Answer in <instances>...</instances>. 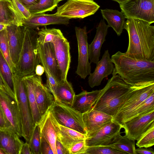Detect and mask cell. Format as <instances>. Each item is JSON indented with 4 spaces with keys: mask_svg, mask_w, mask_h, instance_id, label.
I'll use <instances>...</instances> for the list:
<instances>
[{
    "mask_svg": "<svg viewBox=\"0 0 154 154\" xmlns=\"http://www.w3.org/2000/svg\"><path fill=\"white\" fill-rule=\"evenodd\" d=\"M41 76L35 73L34 74V91L42 117L52 104L55 99L48 88L43 84Z\"/></svg>",
    "mask_w": 154,
    "mask_h": 154,
    "instance_id": "obj_15",
    "label": "cell"
},
{
    "mask_svg": "<svg viewBox=\"0 0 154 154\" xmlns=\"http://www.w3.org/2000/svg\"><path fill=\"white\" fill-rule=\"evenodd\" d=\"M24 143L11 130H0V147L6 154H20Z\"/></svg>",
    "mask_w": 154,
    "mask_h": 154,
    "instance_id": "obj_25",
    "label": "cell"
},
{
    "mask_svg": "<svg viewBox=\"0 0 154 154\" xmlns=\"http://www.w3.org/2000/svg\"><path fill=\"white\" fill-rule=\"evenodd\" d=\"M39 59L43 60L48 66L50 71L57 81H61V73L53 44L48 42L37 45Z\"/></svg>",
    "mask_w": 154,
    "mask_h": 154,
    "instance_id": "obj_20",
    "label": "cell"
},
{
    "mask_svg": "<svg viewBox=\"0 0 154 154\" xmlns=\"http://www.w3.org/2000/svg\"><path fill=\"white\" fill-rule=\"evenodd\" d=\"M101 12L109 27H111L118 36L120 35L124 29L125 19L122 13L116 10L107 8L101 9Z\"/></svg>",
    "mask_w": 154,
    "mask_h": 154,
    "instance_id": "obj_27",
    "label": "cell"
},
{
    "mask_svg": "<svg viewBox=\"0 0 154 154\" xmlns=\"http://www.w3.org/2000/svg\"><path fill=\"white\" fill-rule=\"evenodd\" d=\"M96 101L92 109L104 112L113 118L129 91L131 85L118 74H112Z\"/></svg>",
    "mask_w": 154,
    "mask_h": 154,
    "instance_id": "obj_3",
    "label": "cell"
},
{
    "mask_svg": "<svg viewBox=\"0 0 154 154\" xmlns=\"http://www.w3.org/2000/svg\"><path fill=\"white\" fill-rule=\"evenodd\" d=\"M111 59L114 66L112 74L119 75L128 84L154 81V60L133 58L120 51Z\"/></svg>",
    "mask_w": 154,
    "mask_h": 154,
    "instance_id": "obj_2",
    "label": "cell"
},
{
    "mask_svg": "<svg viewBox=\"0 0 154 154\" xmlns=\"http://www.w3.org/2000/svg\"><path fill=\"white\" fill-rule=\"evenodd\" d=\"M37 43H52L63 35L61 31L55 28H48L45 26L38 32Z\"/></svg>",
    "mask_w": 154,
    "mask_h": 154,
    "instance_id": "obj_30",
    "label": "cell"
},
{
    "mask_svg": "<svg viewBox=\"0 0 154 154\" xmlns=\"http://www.w3.org/2000/svg\"><path fill=\"white\" fill-rule=\"evenodd\" d=\"M69 19L57 15L56 13L46 14L44 13L31 14L30 17L23 19L22 26L33 29L50 25H68Z\"/></svg>",
    "mask_w": 154,
    "mask_h": 154,
    "instance_id": "obj_18",
    "label": "cell"
},
{
    "mask_svg": "<svg viewBox=\"0 0 154 154\" xmlns=\"http://www.w3.org/2000/svg\"><path fill=\"white\" fill-rule=\"evenodd\" d=\"M41 134L38 125L35 126L29 144L31 154H40Z\"/></svg>",
    "mask_w": 154,
    "mask_h": 154,
    "instance_id": "obj_39",
    "label": "cell"
},
{
    "mask_svg": "<svg viewBox=\"0 0 154 154\" xmlns=\"http://www.w3.org/2000/svg\"><path fill=\"white\" fill-rule=\"evenodd\" d=\"M34 74L22 78L26 86L28 101L32 117L36 126L38 124L41 117L39 112L34 94Z\"/></svg>",
    "mask_w": 154,
    "mask_h": 154,
    "instance_id": "obj_28",
    "label": "cell"
},
{
    "mask_svg": "<svg viewBox=\"0 0 154 154\" xmlns=\"http://www.w3.org/2000/svg\"><path fill=\"white\" fill-rule=\"evenodd\" d=\"M153 110H154V92L137 107L131 115L128 120Z\"/></svg>",
    "mask_w": 154,
    "mask_h": 154,
    "instance_id": "obj_34",
    "label": "cell"
},
{
    "mask_svg": "<svg viewBox=\"0 0 154 154\" xmlns=\"http://www.w3.org/2000/svg\"><path fill=\"white\" fill-rule=\"evenodd\" d=\"M100 6L93 0H68L57 7V15L69 19L83 18L94 14Z\"/></svg>",
    "mask_w": 154,
    "mask_h": 154,
    "instance_id": "obj_8",
    "label": "cell"
},
{
    "mask_svg": "<svg viewBox=\"0 0 154 154\" xmlns=\"http://www.w3.org/2000/svg\"><path fill=\"white\" fill-rule=\"evenodd\" d=\"M102 89L88 92L83 91L75 95L72 107L79 112L83 114L91 109L100 95Z\"/></svg>",
    "mask_w": 154,
    "mask_h": 154,
    "instance_id": "obj_24",
    "label": "cell"
},
{
    "mask_svg": "<svg viewBox=\"0 0 154 154\" xmlns=\"http://www.w3.org/2000/svg\"><path fill=\"white\" fill-rule=\"evenodd\" d=\"M49 109L58 123L86 134L82 114L72 106L54 100Z\"/></svg>",
    "mask_w": 154,
    "mask_h": 154,
    "instance_id": "obj_7",
    "label": "cell"
},
{
    "mask_svg": "<svg viewBox=\"0 0 154 154\" xmlns=\"http://www.w3.org/2000/svg\"><path fill=\"white\" fill-rule=\"evenodd\" d=\"M154 92V81L143 82L131 86L112 121L122 127L137 107Z\"/></svg>",
    "mask_w": 154,
    "mask_h": 154,
    "instance_id": "obj_5",
    "label": "cell"
},
{
    "mask_svg": "<svg viewBox=\"0 0 154 154\" xmlns=\"http://www.w3.org/2000/svg\"><path fill=\"white\" fill-rule=\"evenodd\" d=\"M55 3L57 4L60 1L63 0H54Z\"/></svg>",
    "mask_w": 154,
    "mask_h": 154,
    "instance_id": "obj_53",
    "label": "cell"
},
{
    "mask_svg": "<svg viewBox=\"0 0 154 154\" xmlns=\"http://www.w3.org/2000/svg\"><path fill=\"white\" fill-rule=\"evenodd\" d=\"M23 19L29 18L31 15L28 9L19 0H11Z\"/></svg>",
    "mask_w": 154,
    "mask_h": 154,
    "instance_id": "obj_41",
    "label": "cell"
},
{
    "mask_svg": "<svg viewBox=\"0 0 154 154\" xmlns=\"http://www.w3.org/2000/svg\"><path fill=\"white\" fill-rule=\"evenodd\" d=\"M136 150L137 154H154V152L152 148L149 147L138 148L136 149Z\"/></svg>",
    "mask_w": 154,
    "mask_h": 154,
    "instance_id": "obj_46",
    "label": "cell"
},
{
    "mask_svg": "<svg viewBox=\"0 0 154 154\" xmlns=\"http://www.w3.org/2000/svg\"><path fill=\"white\" fill-rule=\"evenodd\" d=\"M57 154H69L68 150L57 139L56 142Z\"/></svg>",
    "mask_w": 154,
    "mask_h": 154,
    "instance_id": "obj_45",
    "label": "cell"
},
{
    "mask_svg": "<svg viewBox=\"0 0 154 154\" xmlns=\"http://www.w3.org/2000/svg\"><path fill=\"white\" fill-rule=\"evenodd\" d=\"M0 51L14 74L15 65L13 63L11 57L6 28L0 32Z\"/></svg>",
    "mask_w": 154,
    "mask_h": 154,
    "instance_id": "obj_32",
    "label": "cell"
},
{
    "mask_svg": "<svg viewBox=\"0 0 154 154\" xmlns=\"http://www.w3.org/2000/svg\"><path fill=\"white\" fill-rule=\"evenodd\" d=\"M20 154H31L29 144L26 142L23 144L21 149Z\"/></svg>",
    "mask_w": 154,
    "mask_h": 154,
    "instance_id": "obj_47",
    "label": "cell"
},
{
    "mask_svg": "<svg viewBox=\"0 0 154 154\" xmlns=\"http://www.w3.org/2000/svg\"><path fill=\"white\" fill-rule=\"evenodd\" d=\"M136 145L139 148H147L154 145V125L144 133L137 140Z\"/></svg>",
    "mask_w": 154,
    "mask_h": 154,
    "instance_id": "obj_36",
    "label": "cell"
},
{
    "mask_svg": "<svg viewBox=\"0 0 154 154\" xmlns=\"http://www.w3.org/2000/svg\"><path fill=\"white\" fill-rule=\"evenodd\" d=\"M40 151V154H54L50 144L41 135Z\"/></svg>",
    "mask_w": 154,
    "mask_h": 154,
    "instance_id": "obj_42",
    "label": "cell"
},
{
    "mask_svg": "<svg viewBox=\"0 0 154 154\" xmlns=\"http://www.w3.org/2000/svg\"><path fill=\"white\" fill-rule=\"evenodd\" d=\"M122 154V152L109 145L88 146L85 154Z\"/></svg>",
    "mask_w": 154,
    "mask_h": 154,
    "instance_id": "obj_38",
    "label": "cell"
},
{
    "mask_svg": "<svg viewBox=\"0 0 154 154\" xmlns=\"http://www.w3.org/2000/svg\"><path fill=\"white\" fill-rule=\"evenodd\" d=\"M0 72L8 86L15 93L12 79L13 73L0 51Z\"/></svg>",
    "mask_w": 154,
    "mask_h": 154,
    "instance_id": "obj_35",
    "label": "cell"
},
{
    "mask_svg": "<svg viewBox=\"0 0 154 154\" xmlns=\"http://www.w3.org/2000/svg\"><path fill=\"white\" fill-rule=\"evenodd\" d=\"M38 37V32L34 29L24 27L22 47L14 73L20 77L35 74L36 67L40 63Z\"/></svg>",
    "mask_w": 154,
    "mask_h": 154,
    "instance_id": "obj_4",
    "label": "cell"
},
{
    "mask_svg": "<svg viewBox=\"0 0 154 154\" xmlns=\"http://www.w3.org/2000/svg\"><path fill=\"white\" fill-rule=\"evenodd\" d=\"M135 141L129 139L125 135H121L114 143L108 145L125 154H137Z\"/></svg>",
    "mask_w": 154,
    "mask_h": 154,
    "instance_id": "obj_31",
    "label": "cell"
},
{
    "mask_svg": "<svg viewBox=\"0 0 154 154\" xmlns=\"http://www.w3.org/2000/svg\"><path fill=\"white\" fill-rule=\"evenodd\" d=\"M94 72L89 75L88 82L91 88L100 85L105 78L113 72L114 66L111 60L109 51H105L101 59L96 64Z\"/></svg>",
    "mask_w": 154,
    "mask_h": 154,
    "instance_id": "obj_16",
    "label": "cell"
},
{
    "mask_svg": "<svg viewBox=\"0 0 154 154\" xmlns=\"http://www.w3.org/2000/svg\"><path fill=\"white\" fill-rule=\"evenodd\" d=\"M44 72V68L42 65L39 64L36 66L35 70V73L37 75L41 76Z\"/></svg>",
    "mask_w": 154,
    "mask_h": 154,
    "instance_id": "obj_49",
    "label": "cell"
},
{
    "mask_svg": "<svg viewBox=\"0 0 154 154\" xmlns=\"http://www.w3.org/2000/svg\"><path fill=\"white\" fill-rule=\"evenodd\" d=\"M123 28L129 37L126 54L133 58L154 60V26L145 21L130 18L125 21Z\"/></svg>",
    "mask_w": 154,
    "mask_h": 154,
    "instance_id": "obj_1",
    "label": "cell"
},
{
    "mask_svg": "<svg viewBox=\"0 0 154 154\" xmlns=\"http://www.w3.org/2000/svg\"><path fill=\"white\" fill-rule=\"evenodd\" d=\"M55 124L57 139L68 149L75 143L85 140L86 138L85 134L60 125L55 119Z\"/></svg>",
    "mask_w": 154,
    "mask_h": 154,
    "instance_id": "obj_26",
    "label": "cell"
},
{
    "mask_svg": "<svg viewBox=\"0 0 154 154\" xmlns=\"http://www.w3.org/2000/svg\"><path fill=\"white\" fill-rule=\"evenodd\" d=\"M154 110L133 118L126 122L122 128L125 136L129 139L137 140L152 125H154Z\"/></svg>",
    "mask_w": 154,
    "mask_h": 154,
    "instance_id": "obj_13",
    "label": "cell"
},
{
    "mask_svg": "<svg viewBox=\"0 0 154 154\" xmlns=\"http://www.w3.org/2000/svg\"><path fill=\"white\" fill-rule=\"evenodd\" d=\"M1 0H0V1H1Z\"/></svg>",
    "mask_w": 154,
    "mask_h": 154,
    "instance_id": "obj_54",
    "label": "cell"
},
{
    "mask_svg": "<svg viewBox=\"0 0 154 154\" xmlns=\"http://www.w3.org/2000/svg\"><path fill=\"white\" fill-rule=\"evenodd\" d=\"M52 43L61 73V80H67L71 61L69 42L63 35Z\"/></svg>",
    "mask_w": 154,
    "mask_h": 154,
    "instance_id": "obj_14",
    "label": "cell"
},
{
    "mask_svg": "<svg viewBox=\"0 0 154 154\" xmlns=\"http://www.w3.org/2000/svg\"><path fill=\"white\" fill-rule=\"evenodd\" d=\"M0 154H6L3 149L0 147Z\"/></svg>",
    "mask_w": 154,
    "mask_h": 154,
    "instance_id": "obj_52",
    "label": "cell"
},
{
    "mask_svg": "<svg viewBox=\"0 0 154 154\" xmlns=\"http://www.w3.org/2000/svg\"><path fill=\"white\" fill-rule=\"evenodd\" d=\"M87 147L85 140L75 143L68 150L69 154H85Z\"/></svg>",
    "mask_w": 154,
    "mask_h": 154,
    "instance_id": "obj_40",
    "label": "cell"
},
{
    "mask_svg": "<svg viewBox=\"0 0 154 154\" xmlns=\"http://www.w3.org/2000/svg\"><path fill=\"white\" fill-rule=\"evenodd\" d=\"M24 27L14 24L8 25L6 30L10 53L15 65L19 59L22 47Z\"/></svg>",
    "mask_w": 154,
    "mask_h": 154,
    "instance_id": "obj_17",
    "label": "cell"
},
{
    "mask_svg": "<svg viewBox=\"0 0 154 154\" xmlns=\"http://www.w3.org/2000/svg\"><path fill=\"white\" fill-rule=\"evenodd\" d=\"M0 90L10 96L14 94L13 91L8 86L0 72Z\"/></svg>",
    "mask_w": 154,
    "mask_h": 154,
    "instance_id": "obj_43",
    "label": "cell"
},
{
    "mask_svg": "<svg viewBox=\"0 0 154 154\" xmlns=\"http://www.w3.org/2000/svg\"><path fill=\"white\" fill-rule=\"evenodd\" d=\"M75 29L78 50V63L75 73L82 79H85L91 72L86 28L75 26Z\"/></svg>",
    "mask_w": 154,
    "mask_h": 154,
    "instance_id": "obj_12",
    "label": "cell"
},
{
    "mask_svg": "<svg viewBox=\"0 0 154 154\" xmlns=\"http://www.w3.org/2000/svg\"><path fill=\"white\" fill-rule=\"evenodd\" d=\"M8 25L0 23V32L5 29Z\"/></svg>",
    "mask_w": 154,
    "mask_h": 154,
    "instance_id": "obj_50",
    "label": "cell"
},
{
    "mask_svg": "<svg viewBox=\"0 0 154 154\" xmlns=\"http://www.w3.org/2000/svg\"><path fill=\"white\" fill-rule=\"evenodd\" d=\"M122 126L114 122L86 135L85 139L87 146L108 145L114 143L121 135Z\"/></svg>",
    "mask_w": 154,
    "mask_h": 154,
    "instance_id": "obj_11",
    "label": "cell"
},
{
    "mask_svg": "<svg viewBox=\"0 0 154 154\" xmlns=\"http://www.w3.org/2000/svg\"><path fill=\"white\" fill-rule=\"evenodd\" d=\"M12 79L22 121L23 137L29 144L35 125L28 101L26 86L22 77L13 74Z\"/></svg>",
    "mask_w": 154,
    "mask_h": 154,
    "instance_id": "obj_6",
    "label": "cell"
},
{
    "mask_svg": "<svg viewBox=\"0 0 154 154\" xmlns=\"http://www.w3.org/2000/svg\"><path fill=\"white\" fill-rule=\"evenodd\" d=\"M109 26L104 19H101L96 28L94 38L91 43L88 45L89 60L90 63L97 64L99 60L100 50L102 45L105 40Z\"/></svg>",
    "mask_w": 154,
    "mask_h": 154,
    "instance_id": "obj_21",
    "label": "cell"
},
{
    "mask_svg": "<svg viewBox=\"0 0 154 154\" xmlns=\"http://www.w3.org/2000/svg\"><path fill=\"white\" fill-rule=\"evenodd\" d=\"M0 106L11 129L20 137H23L22 121L17 100L0 90Z\"/></svg>",
    "mask_w": 154,
    "mask_h": 154,
    "instance_id": "obj_10",
    "label": "cell"
},
{
    "mask_svg": "<svg viewBox=\"0 0 154 154\" xmlns=\"http://www.w3.org/2000/svg\"><path fill=\"white\" fill-rule=\"evenodd\" d=\"M9 129L11 130L10 125L0 106V130L4 131Z\"/></svg>",
    "mask_w": 154,
    "mask_h": 154,
    "instance_id": "obj_44",
    "label": "cell"
},
{
    "mask_svg": "<svg viewBox=\"0 0 154 154\" xmlns=\"http://www.w3.org/2000/svg\"><path fill=\"white\" fill-rule=\"evenodd\" d=\"M41 135L50 144L54 154H57L56 142L57 134L55 119L49 109L42 116L38 124Z\"/></svg>",
    "mask_w": 154,
    "mask_h": 154,
    "instance_id": "obj_22",
    "label": "cell"
},
{
    "mask_svg": "<svg viewBox=\"0 0 154 154\" xmlns=\"http://www.w3.org/2000/svg\"><path fill=\"white\" fill-rule=\"evenodd\" d=\"M75 95L72 84L67 80L58 82L55 100L71 106Z\"/></svg>",
    "mask_w": 154,
    "mask_h": 154,
    "instance_id": "obj_29",
    "label": "cell"
},
{
    "mask_svg": "<svg viewBox=\"0 0 154 154\" xmlns=\"http://www.w3.org/2000/svg\"><path fill=\"white\" fill-rule=\"evenodd\" d=\"M121 12L127 19L133 18L154 22V0H128L120 4Z\"/></svg>",
    "mask_w": 154,
    "mask_h": 154,
    "instance_id": "obj_9",
    "label": "cell"
},
{
    "mask_svg": "<svg viewBox=\"0 0 154 154\" xmlns=\"http://www.w3.org/2000/svg\"><path fill=\"white\" fill-rule=\"evenodd\" d=\"M86 135L112 122L113 117L101 111L91 109L82 114Z\"/></svg>",
    "mask_w": 154,
    "mask_h": 154,
    "instance_id": "obj_19",
    "label": "cell"
},
{
    "mask_svg": "<svg viewBox=\"0 0 154 154\" xmlns=\"http://www.w3.org/2000/svg\"><path fill=\"white\" fill-rule=\"evenodd\" d=\"M23 20L11 0L0 1V23L22 26Z\"/></svg>",
    "mask_w": 154,
    "mask_h": 154,
    "instance_id": "obj_23",
    "label": "cell"
},
{
    "mask_svg": "<svg viewBox=\"0 0 154 154\" xmlns=\"http://www.w3.org/2000/svg\"><path fill=\"white\" fill-rule=\"evenodd\" d=\"M54 0H39L36 4L27 8L31 14L52 11L57 6Z\"/></svg>",
    "mask_w": 154,
    "mask_h": 154,
    "instance_id": "obj_33",
    "label": "cell"
},
{
    "mask_svg": "<svg viewBox=\"0 0 154 154\" xmlns=\"http://www.w3.org/2000/svg\"><path fill=\"white\" fill-rule=\"evenodd\" d=\"M40 63L43 67L46 77V86L53 95L54 98L55 97L57 90L59 82L54 77L48 66L42 60L39 59Z\"/></svg>",
    "mask_w": 154,
    "mask_h": 154,
    "instance_id": "obj_37",
    "label": "cell"
},
{
    "mask_svg": "<svg viewBox=\"0 0 154 154\" xmlns=\"http://www.w3.org/2000/svg\"><path fill=\"white\" fill-rule=\"evenodd\" d=\"M26 8L33 5L37 2L39 0H19Z\"/></svg>",
    "mask_w": 154,
    "mask_h": 154,
    "instance_id": "obj_48",
    "label": "cell"
},
{
    "mask_svg": "<svg viewBox=\"0 0 154 154\" xmlns=\"http://www.w3.org/2000/svg\"><path fill=\"white\" fill-rule=\"evenodd\" d=\"M118 2L119 4L123 3L128 0H112Z\"/></svg>",
    "mask_w": 154,
    "mask_h": 154,
    "instance_id": "obj_51",
    "label": "cell"
}]
</instances>
